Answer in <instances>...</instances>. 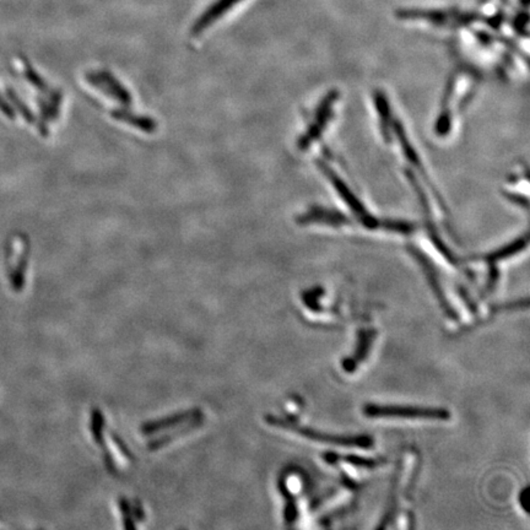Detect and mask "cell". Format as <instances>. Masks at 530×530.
<instances>
[{"label": "cell", "instance_id": "cell-1", "mask_svg": "<svg viewBox=\"0 0 530 530\" xmlns=\"http://www.w3.org/2000/svg\"><path fill=\"white\" fill-rule=\"evenodd\" d=\"M396 15L400 19L423 21L438 28H463L480 20L475 13L456 9H401Z\"/></svg>", "mask_w": 530, "mask_h": 530}, {"label": "cell", "instance_id": "cell-2", "mask_svg": "<svg viewBox=\"0 0 530 530\" xmlns=\"http://www.w3.org/2000/svg\"><path fill=\"white\" fill-rule=\"evenodd\" d=\"M268 423L276 426L279 428H285L291 432L296 433L301 437L307 438L311 441L319 442V443H326V444H334V446L341 447H356V448H363L368 449L373 446L372 438L367 435H355V436H344V435H328V433L319 432L313 428H303L298 426V423H290L286 420L278 419L275 416H268L266 418Z\"/></svg>", "mask_w": 530, "mask_h": 530}, {"label": "cell", "instance_id": "cell-3", "mask_svg": "<svg viewBox=\"0 0 530 530\" xmlns=\"http://www.w3.org/2000/svg\"><path fill=\"white\" fill-rule=\"evenodd\" d=\"M363 414L371 419L393 418V419L449 420V411L443 408L428 406H405V405L367 404L363 408Z\"/></svg>", "mask_w": 530, "mask_h": 530}, {"label": "cell", "instance_id": "cell-4", "mask_svg": "<svg viewBox=\"0 0 530 530\" xmlns=\"http://www.w3.org/2000/svg\"><path fill=\"white\" fill-rule=\"evenodd\" d=\"M85 78H86L88 83L100 90L101 93L107 95L110 98H114L117 101H119L123 106H131V93H129V91H126V88L110 71L101 70V71L86 73Z\"/></svg>", "mask_w": 530, "mask_h": 530}, {"label": "cell", "instance_id": "cell-5", "mask_svg": "<svg viewBox=\"0 0 530 530\" xmlns=\"http://www.w3.org/2000/svg\"><path fill=\"white\" fill-rule=\"evenodd\" d=\"M338 98V93H331L328 98L322 102L319 108L317 110L316 118L314 122L312 124L311 128L308 129L307 133L303 135L302 138L300 139V148L301 149H307L312 141L319 136L322 131H323V126H326V123L331 121V111H333V103H335Z\"/></svg>", "mask_w": 530, "mask_h": 530}, {"label": "cell", "instance_id": "cell-6", "mask_svg": "<svg viewBox=\"0 0 530 530\" xmlns=\"http://www.w3.org/2000/svg\"><path fill=\"white\" fill-rule=\"evenodd\" d=\"M242 0H216L200 15L194 25L192 26V36H199L206 28L216 23L218 20L232 9L233 6L240 4Z\"/></svg>", "mask_w": 530, "mask_h": 530}, {"label": "cell", "instance_id": "cell-7", "mask_svg": "<svg viewBox=\"0 0 530 530\" xmlns=\"http://www.w3.org/2000/svg\"><path fill=\"white\" fill-rule=\"evenodd\" d=\"M112 117L117 121L124 122L129 126H135L145 133H155L158 131V123L150 117L138 116L133 112L126 110H116L112 112Z\"/></svg>", "mask_w": 530, "mask_h": 530}, {"label": "cell", "instance_id": "cell-8", "mask_svg": "<svg viewBox=\"0 0 530 530\" xmlns=\"http://www.w3.org/2000/svg\"><path fill=\"white\" fill-rule=\"evenodd\" d=\"M528 245V237L526 235H524V237L517 238L516 241L510 243L507 246L502 247V248H498L496 251L490 252L486 253L484 256L480 257V259L488 261V263H497V261H503V259H507L511 258L512 256H514L517 253L523 251Z\"/></svg>", "mask_w": 530, "mask_h": 530}, {"label": "cell", "instance_id": "cell-9", "mask_svg": "<svg viewBox=\"0 0 530 530\" xmlns=\"http://www.w3.org/2000/svg\"><path fill=\"white\" fill-rule=\"evenodd\" d=\"M414 253L415 256H416V258L419 259L420 264L423 265V269H425V271H426V274H428V280H430V284H431V286H432L433 291H435V293H436V296H437L438 300H440V302L442 303V307H443V310L446 311V313L447 314H448V316L451 317V318H453V319H456L457 313L456 312L453 311V308L449 306V303H448V301H447L444 293H443L441 288H440V285H438L437 276H436V274L433 273V270L431 269V266H428V261H426V259H425V258H423L421 254H419L418 252L414 251Z\"/></svg>", "mask_w": 530, "mask_h": 530}, {"label": "cell", "instance_id": "cell-10", "mask_svg": "<svg viewBox=\"0 0 530 530\" xmlns=\"http://www.w3.org/2000/svg\"><path fill=\"white\" fill-rule=\"evenodd\" d=\"M529 500H530V491L529 488H526L523 491H522L521 495H519V503H521L522 507H523V510H524V512H529Z\"/></svg>", "mask_w": 530, "mask_h": 530}]
</instances>
